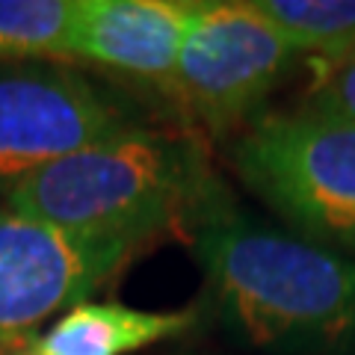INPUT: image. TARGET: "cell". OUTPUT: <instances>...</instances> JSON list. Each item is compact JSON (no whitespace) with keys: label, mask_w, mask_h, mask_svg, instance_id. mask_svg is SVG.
Segmentation results:
<instances>
[{"label":"cell","mask_w":355,"mask_h":355,"mask_svg":"<svg viewBox=\"0 0 355 355\" xmlns=\"http://www.w3.org/2000/svg\"><path fill=\"white\" fill-rule=\"evenodd\" d=\"M190 15L193 3L172 0H77L65 57L169 83Z\"/></svg>","instance_id":"52a82bcc"},{"label":"cell","mask_w":355,"mask_h":355,"mask_svg":"<svg viewBox=\"0 0 355 355\" xmlns=\"http://www.w3.org/2000/svg\"><path fill=\"white\" fill-rule=\"evenodd\" d=\"M137 130L133 113L83 74L53 62L0 60V196L33 172Z\"/></svg>","instance_id":"277c9868"},{"label":"cell","mask_w":355,"mask_h":355,"mask_svg":"<svg viewBox=\"0 0 355 355\" xmlns=\"http://www.w3.org/2000/svg\"><path fill=\"white\" fill-rule=\"evenodd\" d=\"M302 110L305 113L355 121V51L323 65Z\"/></svg>","instance_id":"8fae6325"},{"label":"cell","mask_w":355,"mask_h":355,"mask_svg":"<svg viewBox=\"0 0 355 355\" xmlns=\"http://www.w3.org/2000/svg\"><path fill=\"white\" fill-rule=\"evenodd\" d=\"M193 320V311H139L119 302H80L33 343V355H128L181 335Z\"/></svg>","instance_id":"ba28073f"},{"label":"cell","mask_w":355,"mask_h":355,"mask_svg":"<svg viewBox=\"0 0 355 355\" xmlns=\"http://www.w3.org/2000/svg\"><path fill=\"white\" fill-rule=\"evenodd\" d=\"M291 48L323 62L355 51V0H249Z\"/></svg>","instance_id":"9c48e42d"},{"label":"cell","mask_w":355,"mask_h":355,"mask_svg":"<svg viewBox=\"0 0 355 355\" xmlns=\"http://www.w3.org/2000/svg\"><path fill=\"white\" fill-rule=\"evenodd\" d=\"M296 51L252 3H193L172 95L210 130L243 125L282 77Z\"/></svg>","instance_id":"5b68a950"},{"label":"cell","mask_w":355,"mask_h":355,"mask_svg":"<svg viewBox=\"0 0 355 355\" xmlns=\"http://www.w3.org/2000/svg\"><path fill=\"white\" fill-rule=\"evenodd\" d=\"M222 198L193 137L137 128L33 172L6 196V207L139 249L172 228H196Z\"/></svg>","instance_id":"7a4b0ae2"},{"label":"cell","mask_w":355,"mask_h":355,"mask_svg":"<svg viewBox=\"0 0 355 355\" xmlns=\"http://www.w3.org/2000/svg\"><path fill=\"white\" fill-rule=\"evenodd\" d=\"M77 0H0V60L65 57Z\"/></svg>","instance_id":"30bf717a"},{"label":"cell","mask_w":355,"mask_h":355,"mask_svg":"<svg viewBox=\"0 0 355 355\" xmlns=\"http://www.w3.org/2000/svg\"><path fill=\"white\" fill-rule=\"evenodd\" d=\"M137 246L89 237L0 207V343L80 305Z\"/></svg>","instance_id":"8992f818"},{"label":"cell","mask_w":355,"mask_h":355,"mask_svg":"<svg viewBox=\"0 0 355 355\" xmlns=\"http://www.w3.org/2000/svg\"><path fill=\"white\" fill-rule=\"evenodd\" d=\"M231 163L302 240L355 252V121L305 110L258 119Z\"/></svg>","instance_id":"3957f363"},{"label":"cell","mask_w":355,"mask_h":355,"mask_svg":"<svg viewBox=\"0 0 355 355\" xmlns=\"http://www.w3.org/2000/svg\"><path fill=\"white\" fill-rule=\"evenodd\" d=\"M222 320L279 352L355 355V261L237 214L228 198L193 228Z\"/></svg>","instance_id":"6da1fadb"}]
</instances>
